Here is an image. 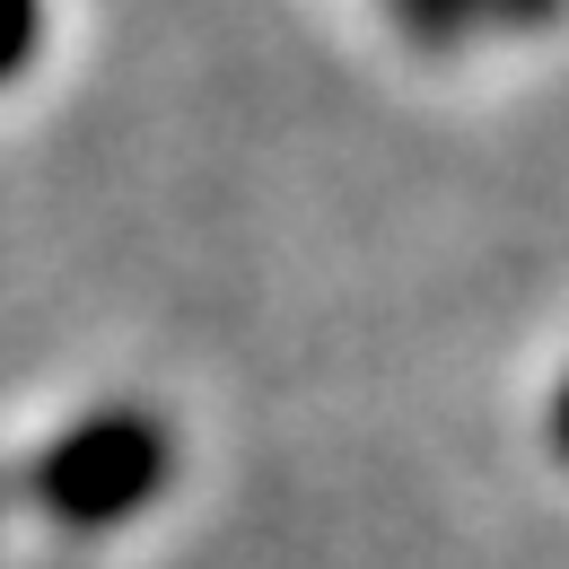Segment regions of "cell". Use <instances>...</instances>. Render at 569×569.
Returning <instances> with one entry per match:
<instances>
[{
	"label": "cell",
	"instance_id": "cell-2",
	"mask_svg": "<svg viewBox=\"0 0 569 569\" xmlns=\"http://www.w3.org/2000/svg\"><path fill=\"white\" fill-rule=\"evenodd\" d=\"M421 44H473V36H526L552 27L569 0H386Z\"/></svg>",
	"mask_w": 569,
	"mask_h": 569
},
{
	"label": "cell",
	"instance_id": "cell-3",
	"mask_svg": "<svg viewBox=\"0 0 569 569\" xmlns=\"http://www.w3.org/2000/svg\"><path fill=\"white\" fill-rule=\"evenodd\" d=\"M36 44H44V0H0V88L36 62Z\"/></svg>",
	"mask_w": 569,
	"mask_h": 569
},
{
	"label": "cell",
	"instance_id": "cell-1",
	"mask_svg": "<svg viewBox=\"0 0 569 569\" xmlns=\"http://www.w3.org/2000/svg\"><path fill=\"white\" fill-rule=\"evenodd\" d=\"M167 473H176V438L158 429V412H141V403H97V412H79L27 465V499L62 535H114L141 508H158Z\"/></svg>",
	"mask_w": 569,
	"mask_h": 569
},
{
	"label": "cell",
	"instance_id": "cell-4",
	"mask_svg": "<svg viewBox=\"0 0 569 569\" xmlns=\"http://www.w3.org/2000/svg\"><path fill=\"white\" fill-rule=\"evenodd\" d=\"M552 447H561V465H569V377H561V395H552Z\"/></svg>",
	"mask_w": 569,
	"mask_h": 569
}]
</instances>
